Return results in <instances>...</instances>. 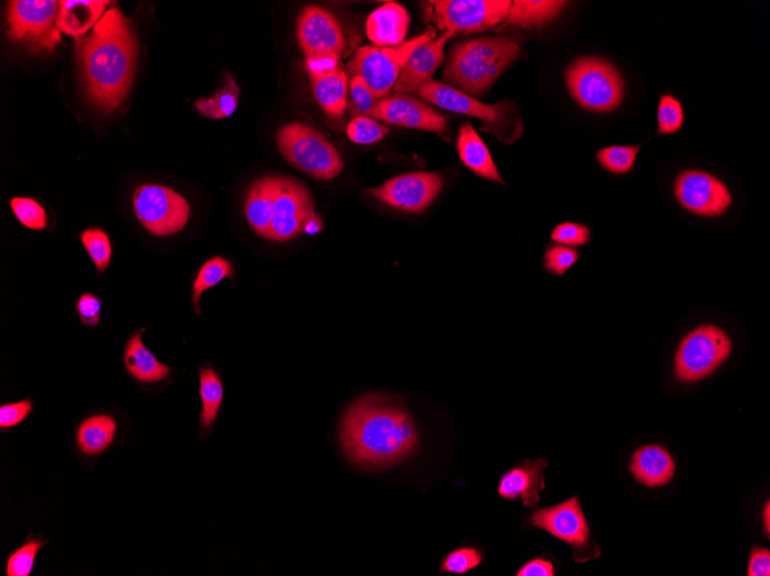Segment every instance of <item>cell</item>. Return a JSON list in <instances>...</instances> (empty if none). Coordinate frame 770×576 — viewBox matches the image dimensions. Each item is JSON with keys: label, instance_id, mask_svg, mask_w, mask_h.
<instances>
[{"label": "cell", "instance_id": "42", "mask_svg": "<svg viewBox=\"0 0 770 576\" xmlns=\"http://www.w3.org/2000/svg\"><path fill=\"white\" fill-rule=\"evenodd\" d=\"M33 409L34 402L29 398L3 405L0 407V431L5 433L22 425L31 414Z\"/></svg>", "mask_w": 770, "mask_h": 576}, {"label": "cell", "instance_id": "25", "mask_svg": "<svg viewBox=\"0 0 770 576\" xmlns=\"http://www.w3.org/2000/svg\"><path fill=\"white\" fill-rule=\"evenodd\" d=\"M458 155L466 167L484 180L504 184L500 171L475 127L464 123L459 129L457 141Z\"/></svg>", "mask_w": 770, "mask_h": 576}, {"label": "cell", "instance_id": "11", "mask_svg": "<svg viewBox=\"0 0 770 576\" xmlns=\"http://www.w3.org/2000/svg\"><path fill=\"white\" fill-rule=\"evenodd\" d=\"M526 528L538 527L551 533L557 539L573 547L576 562H586L599 556L596 547H592L591 532L580 507L579 497L568 499L565 503L533 512L525 521Z\"/></svg>", "mask_w": 770, "mask_h": 576}, {"label": "cell", "instance_id": "5", "mask_svg": "<svg viewBox=\"0 0 770 576\" xmlns=\"http://www.w3.org/2000/svg\"><path fill=\"white\" fill-rule=\"evenodd\" d=\"M418 93L430 104L480 119L487 125L485 131L494 133L503 143L515 142L523 131L516 106L509 101L494 105L483 104L471 95L433 80L421 87Z\"/></svg>", "mask_w": 770, "mask_h": 576}, {"label": "cell", "instance_id": "1", "mask_svg": "<svg viewBox=\"0 0 770 576\" xmlns=\"http://www.w3.org/2000/svg\"><path fill=\"white\" fill-rule=\"evenodd\" d=\"M342 447L356 466L389 469L415 453L419 434L402 402L386 395H368L343 417Z\"/></svg>", "mask_w": 770, "mask_h": 576}, {"label": "cell", "instance_id": "17", "mask_svg": "<svg viewBox=\"0 0 770 576\" xmlns=\"http://www.w3.org/2000/svg\"><path fill=\"white\" fill-rule=\"evenodd\" d=\"M369 117L399 127L434 132L441 137L451 136V129L441 114L408 94L396 93L380 100Z\"/></svg>", "mask_w": 770, "mask_h": 576}, {"label": "cell", "instance_id": "22", "mask_svg": "<svg viewBox=\"0 0 770 576\" xmlns=\"http://www.w3.org/2000/svg\"><path fill=\"white\" fill-rule=\"evenodd\" d=\"M118 421L110 414H93L80 422L75 431V446L85 457H100L116 444Z\"/></svg>", "mask_w": 770, "mask_h": 576}, {"label": "cell", "instance_id": "24", "mask_svg": "<svg viewBox=\"0 0 770 576\" xmlns=\"http://www.w3.org/2000/svg\"><path fill=\"white\" fill-rule=\"evenodd\" d=\"M146 329L131 334L125 354L124 367L127 373L141 383H159L172 375V369L161 362L142 342Z\"/></svg>", "mask_w": 770, "mask_h": 576}, {"label": "cell", "instance_id": "13", "mask_svg": "<svg viewBox=\"0 0 770 576\" xmlns=\"http://www.w3.org/2000/svg\"><path fill=\"white\" fill-rule=\"evenodd\" d=\"M673 194L690 214L705 218L722 217L732 203L728 187L700 169L682 171L674 180Z\"/></svg>", "mask_w": 770, "mask_h": 576}, {"label": "cell", "instance_id": "34", "mask_svg": "<svg viewBox=\"0 0 770 576\" xmlns=\"http://www.w3.org/2000/svg\"><path fill=\"white\" fill-rule=\"evenodd\" d=\"M684 125V108L672 94H662L657 107V136H672Z\"/></svg>", "mask_w": 770, "mask_h": 576}, {"label": "cell", "instance_id": "16", "mask_svg": "<svg viewBox=\"0 0 770 576\" xmlns=\"http://www.w3.org/2000/svg\"><path fill=\"white\" fill-rule=\"evenodd\" d=\"M442 187L443 180L437 172L418 171L393 178L367 192L390 207L408 214H420L437 200Z\"/></svg>", "mask_w": 770, "mask_h": 576}, {"label": "cell", "instance_id": "19", "mask_svg": "<svg viewBox=\"0 0 770 576\" xmlns=\"http://www.w3.org/2000/svg\"><path fill=\"white\" fill-rule=\"evenodd\" d=\"M547 460L540 458L535 462L525 460L514 470L503 474L498 495L504 499L521 498L523 507L534 508L540 503V494L546 488L543 471Z\"/></svg>", "mask_w": 770, "mask_h": 576}, {"label": "cell", "instance_id": "40", "mask_svg": "<svg viewBox=\"0 0 770 576\" xmlns=\"http://www.w3.org/2000/svg\"><path fill=\"white\" fill-rule=\"evenodd\" d=\"M482 562V552L477 548H460L447 554L442 562L441 573L465 574L477 568Z\"/></svg>", "mask_w": 770, "mask_h": 576}, {"label": "cell", "instance_id": "38", "mask_svg": "<svg viewBox=\"0 0 770 576\" xmlns=\"http://www.w3.org/2000/svg\"><path fill=\"white\" fill-rule=\"evenodd\" d=\"M378 100L359 76H352L350 81V95L348 110L355 117H369L370 112L377 106Z\"/></svg>", "mask_w": 770, "mask_h": 576}, {"label": "cell", "instance_id": "46", "mask_svg": "<svg viewBox=\"0 0 770 576\" xmlns=\"http://www.w3.org/2000/svg\"><path fill=\"white\" fill-rule=\"evenodd\" d=\"M325 228V222L320 216H318L315 210L307 216L303 225V233L307 235H316L321 233Z\"/></svg>", "mask_w": 770, "mask_h": 576}, {"label": "cell", "instance_id": "12", "mask_svg": "<svg viewBox=\"0 0 770 576\" xmlns=\"http://www.w3.org/2000/svg\"><path fill=\"white\" fill-rule=\"evenodd\" d=\"M510 0H439L433 2V22L443 33H481L505 23Z\"/></svg>", "mask_w": 770, "mask_h": 576}, {"label": "cell", "instance_id": "6", "mask_svg": "<svg viewBox=\"0 0 770 576\" xmlns=\"http://www.w3.org/2000/svg\"><path fill=\"white\" fill-rule=\"evenodd\" d=\"M283 157L307 176L323 181L336 179L344 169L340 152L321 132L303 123H292L277 131Z\"/></svg>", "mask_w": 770, "mask_h": 576}, {"label": "cell", "instance_id": "28", "mask_svg": "<svg viewBox=\"0 0 770 576\" xmlns=\"http://www.w3.org/2000/svg\"><path fill=\"white\" fill-rule=\"evenodd\" d=\"M567 4L556 0H516L512 3L505 23L521 28L542 27L555 21Z\"/></svg>", "mask_w": 770, "mask_h": 576}, {"label": "cell", "instance_id": "29", "mask_svg": "<svg viewBox=\"0 0 770 576\" xmlns=\"http://www.w3.org/2000/svg\"><path fill=\"white\" fill-rule=\"evenodd\" d=\"M200 397L202 411L200 413V438L212 432L218 418L224 398V387L217 372L212 368L199 371Z\"/></svg>", "mask_w": 770, "mask_h": 576}, {"label": "cell", "instance_id": "32", "mask_svg": "<svg viewBox=\"0 0 770 576\" xmlns=\"http://www.w3.org/2000/svg\"><path fill=\"white\" fill-rule=\"evenodd\" d=\"M49 546L42 535L30 533L26 541L12 551L7 561L8 576H30L35 569L37 554Z\"/></svg>", "mask_w": 770, "mask_h": 576}, {"label": "cell", "instance_id": "35", "mask_svg": "<svg viewBox=\"0 0 770 576\" xmlns=\"http://www.w3.org/2000/svg\"><path fill=\"white\" fill-rule=\"evenodd\" d=\"M90 259L96 264L99 274H103L111 263L112 246L108 234L100 228H89L80 235Z\"/></svg>", "mask_w": 770, "mask_h": 576}, {"label": "cell", "instance_id": "37", "mask_svg": "<svg viewBox=\"0 0 770 576\" xmlns=\"http://www.w3.org/2000/svg\"><path fill=\"white\" fill-rule=\"evenodd\" d=\"M14 216L25 227L33 230H43L48 226V216L42 205L28 197L11 200Z\"/></svg>", "mask_w": 770, "mask_h": 576}, {"label": "cell", "instance_id": "21", "mask_svg": "<svg viewBox=\"0 0 770 576\" xmlns=\"http://www.w3.org/2000/svg\"><path fill=\"white\" fill-rule=\"evenodd\" d=\"M674 471L671 455L660 446H644L631 458L630 472L638 483L649 488L668 485Z\"/></svg>", "mask_w": 770, "mask_h": 576}, {"label": "cell", "instance_id": "26", "mask_svg": "<svg viewBox=\"0 0 770 576\" xmlns=\"http://www.w3.org/2000/svg\"><path fill=\"white\" fill-rule=\"evenodd\" d=\"M314 98L331 118H340L348 110L349 75L338 67L327 73L310 74Z\"/></svg>", "mask_w": 770, "mask_h": 576}, {"label": "cell", "instance_id": "33", "mask_svg": "<svg viewBox=\"0 0 770 576\" xmlns=\"http://www.w3.org/2000/svg\"><path fill=\"white\" fill-rule=\"evenodd\" d=\"M642 146V144L607 146L596 152V161L611 175L626 176L634 168Z\"/></svg>", "mask_w": 770, "mask_h": 576}, {"label": "cell", "instance_id": "31", "mask_svg": "<svg viewBox=\"0 0 770 576\" xmlns=\"http://www.w3.org/2000/svg\"><path fill=\"white\" fill-rule=\"evenodd\" d=\"M235 278V268L232 264L223 257H214L206 261L199 271V274L193 283L192 303L195 312L201 316L200 300L204 292L212 290L218 285L224 279Z\"/></svg>", "mask_w": 770, "mask_h": 576}, {"label": "cell", "instance_id": "3", "mask_svg": "<svg viewBox=\"0 0 770 576\" xmlns=\"http://www.w3.org/2000/svg\"><path fill=\"white\" fill-rule=\"evenodd\" d=\"M520 46L515 37H480L456 44L443 73L446 86L481 98L517 61Z\"/></svg>", "mask_w": 770, "mask_h": 576}, {"label": "cell", "instance_id": "14", "mask_svg": "<svg viewBox=\"0 0 770 576\" xmlns=\"http://www.w3.org/2000/svg\"><path fill=\"white\" fill-rule=\"evenodd\" d=\"M314 203L305 185L291 178L274 177L273 221L267 240L286 242L303 233Z\"/></svg>", "mask_w": 770, "mask_h": 576}, {"label": "cell", "instance_id": "10", "mask_svg": "<svg viewBox=\"0 0 770 576\" xmlns=\"http://www.w3.org/2000/svg\"><path fill=\"white\" fill-rule=\"evenodd\" d=\"M134 208L142 227L160 238L181 232L191 217V207L172 188L144 184L135 191Z\"/></svg>", "mask_w": 770, "mask_h": 576}, {"label": "cell", "instance_id": "45", "mask_svg": "<svg viewBox=\"0 0 770 576\" xmlns=\"http://www.w3.org/2000/svg\"><path fill=\"white\" fill-rule=\"evenodd\" d=\"M517 576H554L555 569L552 562L546 560H534L525 564L516 574Z\"/></svg>", "mask_w": 770, "mask_h": 576}, {"label": "cell", "instance_id": "20", "mask_svg": "<svg viewBox=\"0 0 770 576\" xmlns=\"http://www.w3.org/2000/svg\"><path fill=\"white\" fill-rule=\"evenodd\" d=\"M411 17L397 3H387L370 13L366 23L369 41L378 48L400 47L407 35Z\"/></svg>", "mask_w": 770, "mask_h": 576}, {"label": "cell", "instance_id": "15", "mask_svg": "<svg viewBox=\"0 0 770 576\" xmlns=\"http://www.w3.org/2000/svg\"><path fill=\"white\" fill-rule=\"evenodd\" d=\"M296 36L306 61L320 57L341 60L346 49L343 29L329 11L320 7H306L296 21Z\"/></svg>", "mask_w": 770, "mask_h": 576}, {"label": "cell", "instance_id": "44", "mask_svg": "<svg viewBox=\"0 0 770 576\" xmlns=\"http://www.w3.org/2000/svg\"><path fill=\"white\" fill-rule=\"evenodd\" d=\"M748 576L770 575V551L766 548L755 547L750 551V559L747 569Z\"/></svg>", "mask_w": 770, "mask_h": 576}, {"label": "cell", "instance_id": "7", "mask_svg": "<svg viewBox=\"0 0 770 576\" xmlns=\"http://www.w3.org/2000/svg\"><path fill=\"white\" fill-rule=\"evenodd\" d=\"M61 2L55 0H12L8 7V37L34 53H50L61 44L55 27Z\"/></svg>", "mask_w": 770, "mask_h": 576}, {"label": "cell", "instance_id": "41", "mask_svg": "<svg viewBox=\"0 0 770 576\" xmlns=\"http://www.w3.org/2000/svg\"><path fill=\"white\" fill-rule=\"evenodd\" d=\"M551 239L560 245L584 246L591 242L592 232L584 223L563 222L554 228Z\"/></svg>", "mask_w": 770, "mask_h": 576}, {"label": "cell", "instance_id": "9", "mask_svg": "<svg viewBox=\"0 0 770 576\" xmlns=\"http://www.w3.org/2000/svg\"><path fill=\"white\" fill-rule=\"evenodd\" d=\"M732 342L718 325L705 324L689 333L674 358V374L680 382H697L716 372L729 358Z\"/></svg>", "mask_w": 770, "mask_h": 576}, {"label": "cell", "instance_id": "36", "mask_svg": "<svg viewBox=\"0 0 770 576\" xmlns=\"http://www.w3.org/2000/svg\"><path fill=\"white\" fill-rule=\"evenodd\" d=\"M389 128L369 117H355L348 126L349 139L355 144H374L389 133Z\"/></svg>", "mask_w": 770, "mask_h": 576}, {"label": "cell", "instance_id": "18", "mask_svg": "<svg viewBox=\"0 0 770 576\" xmlns=\"http://www.w3.org/2000/svg\"><path fill=\"white\" fill-rule=\"evenodd\" d=\"M451 37L453 35L443 33L438 40L430 38L413 50L393 87V92L402 94L418 92L421 87L429 84L444 61V47Z\"/></svg>", "mask_w": 770, "mask_h": 576}, {"label": "cell", "instance_id": "30", "mask_svg": "<svg viewBox=\"0 0 770 576\" xmlns=\"http://www.w3.org/2000/svg\"><path fill=\"white\" fill-rule=\"evenodd\" d=\"M240 88L233 76L223 74L222 88L211 99H199L195 107L205 118L220 120L231 117L239 103Z\"/></svg>", "mask_w": 770, "mask_h": 576}, {"label": "cell", "instance_id": "2", "mask_svg": "<svg viewBox=\"0 0 770 576\" xmlns=\"http://www.w3.org/2000/svg\"><path fill=\"white\" fill-rule=\"evenodd\" d=\"M78 62L89 102L102 112L117 110L134 86L138 41L117 8L105 12L92 33L77 40Z\"/></svg>", "mask_w": 770, "mask_h": 576}, {"label": "cell", "instance_id": "47", "mask_svg": "<svg viewBox=\"0 0 770 576\" xmlns=\"http://www.w3.org/2000/svg\"><path fill=\"white\" fill-rule=\"evenodd\" d=\"M763 512H765V514H766V515H765L766 532H767V535H769V513H770V511H769V502H767Z\"/></svg>", "mask_w": 770, "mask_h": 576}, {"label": "cell", "instance_id": "39", "mask_svg": "<svg viewBox=\"0 0 770 576\" xmlns=\"http://www.w3.org/2000/svg\"><path fill=\"white\" fill-rule=\"evenodd\" d=\"M579 253L571 246L555 244L551 245L544 254V267L550 274L565 276L579 260Z\"/></svg>", "mask_w": 770, "mask_h": 576}, {"label": "cell", "instance_id": "27", "mask_svg": "<svg viewBox=\"0 0 770 576\" xmlns=\"http://www.w3.org/2000/svg\"><path fill=\"white\" fill-rule=\"evenodd\" d=\"M274 177L260 179L251 187L247 203V219L254 232L267 239L273 221Z\"/></svg>", "mask_w": 770, "mask_h": 576}, {"label": "cell", "instance_id": "4", "mask_svg": "<svg viewBox=\"0 0 770 576\" xmlns=\"http://www.w3.org/2000/svg\"><path fill=\"white\" fill-rule=\"evenodd\" d=\"M566 82L576 103L590 112L611 113L626 100L623 75L604 57H578L566 72Z\"/></svg>", "mask_w": 770, "mask_h": 576}, {"label": "cell", "instance_id": "43", "mask_svg": "<svg viewBox=\"0 0 770 576\" xmlns=\"http://www.w3.org/2000/svg\"><path fill=\"white\" fill-rule=\"evenodd\" d=\"M102 300L92 294H84L77 303V311L85 328L97 329L102 320Z\"/></svg>", "mask_w": 770, "mask_h": 576}, {"label": "cell", "instance_id": "8", "mask_svg": "<svg viewBox=\"0 0 770 576\" xmlns=\"http://www.w3.org/2000/svg\"><path fill=\"white\" fill-rule=\"evenodd\" d=\"M434 28H428L421 36L413 38L397 48L364 47L356 50L348 65L352 76H359L371 90L375 99L387 98L396 85L409 54L430 38H436Z\"/></svg>", "mask_w": 770, "mask_h": 576}, {"label": "cell", "instance_id": "23", "mask_svg": "<svg viewBox=\"0 0 770 576\" xmlns=\"http://www.w3.org/2000/svg\"><path fill=\"white\" fill-rule=\"evenodd\" d=\"M111 3L108 0H64L61 2L55 27L79 40L100 23Z\"/></svg>", "mask_w": 770, "mask_h": 576}]
</instances>
